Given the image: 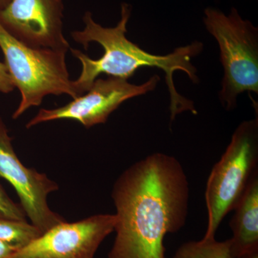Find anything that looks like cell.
Returning <instances> with one entry per match:
<instances>
[{
    "label": "cell",
    "mask_w": 258,
    "mask_h": 258,
    "mask_svg": "<svg viewBox=\"0 0 258 258\" xmlns=\"http://www.w3.org/2000/svg\"><path fill=\"white\" fill-rule=\"evenodd\" d=\"M230 222L232 232V258L258 251V172L254 174L238 203Z\"/></svg>",
    "instance_id": "30bf717a"
},
{
    "label": "cell",
    "mask_w": 258,
    "mask_h": 258,
    "mask_svg": "<svg viewBox=\"0 0 258 258\" xmlns=\"http://www.w3.org/2000/svg\"><path fill=\"white\" fill-rule=\"evenodd\" d=\"M203 20L220 47L224 69L220 102L225 110L232 111L241 93H258V29L234 8L227 15L207 8Z\"/></svg>",
    "instance_id": "3957f363"
},
{
    "label": "cell",
    "mask_w": 258,
    "mask_h": 258,
    "mask_svg": "<svg viewBox=\"0 0 258 258\" xmlns=\"http://www.w3.org/2000/svg\"><path fill=\"white\" fill-rule=\"evenodd\" d=\"M238 258H258V251L244 254V255L241 256V257Z\"/></svg>",
    "instance_id": "2e32d148"
},
{
    "label": "cell",
    "mask_w": 258,
    "mask_h": 258,
    "mask_svg": "<svg viewBox=\"0 0 258 258\" xmlns=\"http://www.w3.org/2000/svg\"><path fill=\"white\" fill-rule=\"evenodd\" d=\"M230 240L219 242L214 238L185 242L176 251L173 258H232Z\"/></svg>",
    "instance_id": "8fae6325"
},
{
    "label": "cell",
    "mask_w": 258,
    "mask_h": 258,
    "mask_svg": "<svg viewBox=\"0 0 258 258\" xmlns=\"http://www.w3.org/2000/svg\"><path fill=\"white\" fill-rule=\"evenodd\" d=\"M115 223V214L61 222L18 249L11 258H93L103 241L114 232Z\"/></svg>",
    "instance_id": "ba28073f"
},
{
    "label": "cell",
    "mask_w": 258,
    "mask_h": 258,
    "mask_svg": "<svg viewBox=\"0 0 258 258\" xmlns=\"http://www.w3.org/2000/svg\"><path fill=\"white\" fill-rule=\"evenodd\" d=\"M63 12L62 0H11L0 11V25L28 46L68 52Z\"/></svg>",
    "instance_id": "9c48e42d"
},
{
    "label": "cell",
    "mask_w": 258,
    "mask_h": 258,
    "mask_svg": "<svg viewBox=\"0 0 258 258\" xmlns=\"http://www.w3.org/2000/svg\"><path fill=\"white\" fill-rule=\"evenodd\" d=\"M115 237L108 258H166L164 241L186 224L187 176L176 158L154 153L129 166L115 181Z\"/></svg>",
    "instance_id": "6da1fadb"
},
{
    "label": "cell",
    "mask_w": 258,
    "mask_h": 258,
    "mask_svg": "<svg viewBox=\"0 0 258 258\" xmlns=\"http://www.w3.org/2000/svg\"><path fill=\"white\" fill-rule=\"evenodd\" d=\"M42 235L37 227L27 221L0 218V240L20 249Z\"/></svg>",
    "instance_id": "7c38bea8"
},
{
    "label": "cell",
    "mask_w": 258,
    "mask_h": 258,
    "mask_svg": "<svg viewBox=\"0 0 258 258\" xmlns=\"http://www.w3.org/2000/svg\"><path fill=\"white\" fill-rule=\"evenodd\" d=\"M258 120L242 121L207 181L208 227L204 238H214L219 226L258 172Z\"/></svg>",
    "instance_id": "5b68a950"
},
{
    "label": "cell",
    "mask_w": 258,
    "mask_h": 258,
    "mask_svg": "<svg viewBox=\"0 0 258 258\" xmlns=\"http://www.w3.org/2000/svg\"><path fill=\"white\" fill-rule=\"evenodd\" d=\"M10 2H11V0H0V11L5 9L9 5Z\"/></svg>",
    "instance_id": "e0dca14e"
},
{
    "label": "cell",
    "mask_w": 258,
    "mask_h": 258,
    "mask_svg": "<svg viewBox=\"0 0 258 258\" xmlns=\"http://www.w3.org/2000/svg\"><path fill=\"white\" fill-rule=\"evenodd\" d=\"M0 48L15 88L21 94L13 119L29 108L40 106L49 95L78 98L66 64V51L28 46L12 36L1 25Z\"/></svg>",
    "instance_id": "277c9868"
},
{
    "label": "cell",
    "mask_w": 258,
    "mask_h": 258,
    "mask_svg": "<svg viewBox=\"0 0 258 258\" xmlns=\"http://www.w3.org/2000/svg\"><path fill=\"white\" fill-rule=\"evenodd\" d=\"M12 141L7 125L0 118V176L14 187L25 215L44 233L66 221L52 211L47 203L48 195L57 191L58 185L46 174L23 165Z\"/></svg>",
    "instance_id": "52a82bcc"
},
{
    "label": "cell",
    "mask_w": 258,
    "mask_h": 258,
    "mask_svg": "<svg viewBox=\"0 0 258 258\" xmlns=\"http://www.w3.org/2000/svg\"><path fill=\"white\" fill-rule=\"evenodd\" d=\"M15 89L14 83L5 62L0 61V93L8 94Z\"/></svg>",
    "instance_id": "5bb4252c"
},
{
    "label": "cell",
    "mask_w": 258,
    "mask_h": 258,
    "mask_svg": "<svg viewBox=\"0 0 258 258\" xmlns=\"http://www.w3.org/2000/svg\"><path fill=\"white\" fill-rule=\"evenodd\" d=\"M159 81L160 77L157 75L142 85L132 84L128 80L119 78L97 79L87 92L68 104L52 109H40L27 123L26 128L63 119L76 120L86 128L105 123L123 102L154 91Z\"/></svg>",
    "instance_id": "8992f818"
},
{
    "label": "cell",
    "mask_w": 258,
    "mask_h": 258,
    "mask_svg": "<svg viewBox=\"0 0 258 258\" xmlns=\"http://www.w3.org/2000/svg\"><path fill=\"white\" fill-rule=\"evenodd\" d=\"M18 250L13 246L0 240V258H11Z\"/></svg>",
    "instance_id": "9a60e30c"
},
{
    "label": "cell",
    "mask_w": 258,
    "mask_h": 258,
    "mask_svg": "<svg viewBox=\"0 0 258 258\" xmlns=\"http://www.w3.org/2000/svg\"><path fill=\"white\" fill-rule=\"evenodd\" d=\"M132 11V5L122 3L119 22L113 28L102 26L95 21L91 12H86L83 18L84 28L71 33L74 41L81 44L86 50H88L91 42H96L101 45L104 51L100 58L93 60L81 50L70 48L73 55L82 66L79 77L74 81L78 97L87 92L101 74L128 80L142 68H157L165 74L170 97L171 121L184 111L197 114L198 112L193 102L179 94L176 90L174 75L176 71H182L194 83H199L198 69L191 62L192 59L203 50V43L195 41L189 45L177 47L166 55L149 53L125 36Z\"/></svg>",
    "instance_id": "7a4b0ae2"
},
{
    "label": "cell",
    "mask_w": 258,
    "mask_h": 258,
    "mask_svg": "<svg viewBox=\"0 0 258 258\" xmlns=\"http://www.w3.org/2000/svg\"><path fill=\"white\" fill-rule=\"evenodd\" d=\"M26 217L20 205L13 202L0 184V218L27 221Z\"/></svg>",
    "instance_id": "4fadbf2b"
}]
</instances>
